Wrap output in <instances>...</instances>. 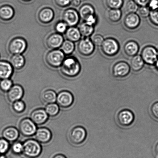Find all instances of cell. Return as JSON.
I'll return each instance as SVG.
<instances>
[{"label": "cell", "instance_id": "cell-1", "mask_svg": "<svg viewBox=\"0 0 158 158\" xmlns=\"http://www.w3.org/2000/svg\"><path fill=\"white\" fill-rule=\"evenodd\" d=\"M60 68L62 75L69 78L77 77L81 70V65L80 62L74 57L65 58Z\"/></svg>", "mask_w": 158, "mask_h": 158}, {"label": "cell", "instance_id": "cell-2", "mask_svg": "<svg viewBox=\"0 0 158 158\" xmlns=\"http://www.w3.org/2000/svg\"><path fill=\"white\" fill-rule=\"evenodd\" d=\"M23 144V154L29 158H36L39 157L42 152L41 143L34 139H28Z\"/></svg>", "mask_w": 158, "mask_h": 158}, {"label": "cell", "instance_id": "cell-3", "mask_svg": "<svg viewBox=\"0 0 158 158\" xmlns=\"http://www.w3.org/2000/svg\"><path fill=\"white\" fill-rule=\"evenodd\" d=\"M65 54L61 50L52 49L46 54L45 60L47 64L52 68L60 67L65 59Z\"/></svg>", "mask_w": 158, "mask_h": 158}, {"label": "cell", "instance_id": "cell-4", "mask_svg": "<svg viewBox=\"0 0 158 158\" xmlns=\"http://www.w3.org/2000/svg\"><path fill=\"white\" fill-rule=\"evenodd\" d=\"M27 43L24 38L20 37H15L9 42L8 45V50L12 55L22 54L27 49Z\"/></svg>", "mask_w": 158, "mask_h": 158}, {"label": "cell", "instance_id": "cell-5", "mask_svg": "<svg viewBox=\"0 0 158 158\" xmlns=\"http://www.w3.org/2000/svg\"><path fill=\"white\" fill-rule=\"evenodd\" d=\"M101 47L103 53L108 57L114 56L117 55L120 48L118 41L115 39L111 38L104 40Z\"/></svg>", "mask_w": 158, "mask_h": 158}, {"label": "cell", "instance_id": "cell-6", "mask_svg": "<svg viewBox=\"0 0 158 158\" xmlns=\"http://www.w3.org/2000/svg\"><path fill=\"white\" fill-rule=\"evenodd\" d=\"M87 132L83 127L77 126L69 132V138L71 143L75 145L81 144L86 138Z\"/></svg>", "mask_w": 158, "mask_h": 158}, {"label": "cell", "instance_id": "cell-7", "mask_svg": "<svg viewBox=\"0 0 158 158\" xmlns=\"http://www.w3.org/2000/svg\"><path fill=\"white\" fill-rule=\"evenodd\" d=\"M19 132L23 136L30 137L35 135L37 131V125L31 118H25L20 122L19 124Z\"/></svg>", "mask_w": 158, "mask_h": 158}, {"label": "cell", "instance_id": "cell-8", "mask_svg": "<svg viewBox=\"0 0 158 158\" xmlns=\"http://www.w3.org/2000/svg\"><path fill=\"white\" fill-rule=\"evenodd\" d=\"M141 56L145 64L154 66L158 58L157 49L152 46H145L142 49Z\"/></svg>", "mask_w": 158, "mask_h": 158}, {"label": "cell", "instance_id": "cell-9", "mask_svg": "<svg viewBox=\"0 0 158 158\" xmlns=\"http://www.w3.org/2000/svg\"><path fill=\"white\" fill-rule=\"evenodd\" d=\"M95 46L89 37H84L79 41L77 49L80 55L83 56H89L94 53Z\"/></svg>", "mask_w": 158, "mask_h": 158}, {"label": "cell", "instance_id": "cell-10", "mask_svg": "<svg viewBox=\"0 0 158 158\" xmlns=\"http://www.w3.org/2000/svg\"><path fill=\"white\" fill-rule=\"evenodd\" d=\"M80 19L78 12L73 8H69L63 12V21L69 27L76 26L80 22Z\"/></svg>", "mask_w": 158, "mask_h": 158}, {"label": "cell", "instance_id": "cell-11", "mask_svg": "<svg viewBox=\"0 0 158 158\" xmlns=\"http://www.w3.org/2000/svg\"><path fill=\"white\" fill-rule=\"evenodd\" d=\"M135 119L134 114L131 110L124 109L120 111L117 114V121L120 126L128 127L134 123Z\"/></svg>", "mask_w": 158, "mask_h": 158}, {"label": "cell", "instance_id": "cell-12", "mask_svg": "<svg viewBox=\"0 0 158 158\" xmlns=\"http://www.w3.org/2000/svg\"><path fill=\"white\" fill-rule=\"evenodd\" d=\"M131 66L126 62L120 61L116 63L112 68V74L116 78H123L127 76L131 71Z\"/></svg>", "mask_w": 158, "mask_h": 158}, {"label": "cell", "instance_id": "cell-13", "mask_svg": "<svg viewBox=\"0 0 158 158\" xmlns=\"http://www.w3.org/2000/svg\"><path fill=\"white\" fill-rule=\"evenodd\" d=\"M74 100L73 96L72 93L69 91H63L57 95L56 102L60 107L66 108L72 106Z\"/></svg>", "mask_w": 158, "mask_h": 158}, {"label": "cell", "instance_id": "cell-14", "mask_svg": "<svg viewBox=\"0 0 158 158\" xmlns=\"http://www.w3.org/2000/svg\"><path fill=\"white\" fill-rule=\"evenodd\" d=\"M64 41V38L61 34L52 33L47 37L46 40V44L47 47L52 49H58L61 47Z\"/></svg>", "mask_w": 158, "mask_h": 158}, {"label": "cell", "instance_id": "cell-15", "mask_svg": "<svg viewBox=\"0 0 158 158\" xmlns=\"http://www.w3.org/2000/svg\"><path fill=\"white\" fill-rule=\"evenodd\" d=\"M49 116L45 109L39 108L34 110L31 114L30 118L36 125L44 124L47 122Z\"/></svg>", "mask_w": 158, "mask_h": 158}, {"label": "cell", "instance_id": "cell-16", "mask_svg": "<svg viewBox=\"0 0 158 158\" xmlns=\"http://www.w3.org/2000/svg\"><path fill=\"white\" fill-rule=\"evenodd\" d=\"M55 12L51 8L46 7L40 9L38 14V18L40 23L48 24L53 21Z\"/></svg>", "mask_w": 158, "mask_h": 158}, {"label": "cell", "instance_id": "cell-17", "mask_svg": "<svg viewBox=\"0 0 158 158\" xmlns=\"http://www.w3.org/2000/svg\"><path fill=\"white\" fill-rule=\"evenodd\" d=\"M8 100L11 103L21 100L24 96V91L23 88L19 85H13L7 92Z\"/></svg>", "mask_w": 158, "mask_h": 158}, {"label": "cell", "instance_id": "cell-18", "mask_svg": "<svg viewBox=\"0 0 158 158\" xmlns=\"http://www.w3.org/2000/svg\"><path fill=\"white\" fill-rule=\"evenodd\" d=\"M123 23L127 28L133 30L140 25V19L139 15L135 13L128 14L125 17Z\"/></svg>", "mask_w": 158, "mask_h": 158}, {"label": "cell", "instance_id": "cell-19", "mask_svg": "<svg viewBox=\"0 0 158 158\" xmlns=\"http://www.w3.org/2000/svg\"><path fill=\"white\" fill-rule=\"evenodd\" d=\"M35 136V140L40 143L46 144L52 140V134L48 128L41 127L37 129Z\"/></svg>", "mask_w": 158, "mask_h": 158}, {"label": "cell", "instance_id": "cell-20", "mask_svg": "<svg viewBox=\"0 0 158 158\" xmlns=\"http://www.w3.org/2000/svg\"><path fill=\"white\" fill-rule=\"evenodd\" d=\"M3 138L9 142L16 141L19 136V131L13 126H9L5 128L2 133Z\"/></svg>", "mask_w": 158, "mask_h": 158}, {"label": "cell", "instance_id": "cell-21", "mask_svg": "<svg viewBox=\"0 0 158 158\" xmlns=\"http://www.w3.org/2000/svg\"><path fill=\"white\" fill-rule=\"evenodd\" d=\"M14 69L10 62L0 61V79H10L13 75Z\"/></svg>", "mask_w": 158, "mask_h": 158}, {"label": "cell", "instance_id": "cell-22", "mask_svg": "<svg viewBox=\"0 0 158 158\" xmlns=\"http://www.w3.org/2000/svg\"><path fill=\"white\" fill-rule=\"evenodd\" d=\"M15 15V11L11 6L5 5L0 7V19L2 21H10Z\"/></svg>", "mask_w": 158, "mask_h": 158}, {"label": "cell", "instance_id": "cell-23", "mask_svg": "<svg viewBox=\"0 0 158 158\" xmlns=\"http://www.w3.org/2000/svg\"><path fill=\"white\" fill-rule=\"evenodd\" d=\"M125 53L128 57H133L137 55L139 50V46L137 42L133 40L128 41L123 47Z\"/></svg>", "mask_w": 158, "mask_h": 158}, {"label": "cell", "instance_id": "cell-24", "mask_svg": "<svg viewBox=\"0 0 158 158\" xmlns=\"http://www.w3.org/2000/svg\"><path fill=\"white\" fill-rule=\"evenodd\" d=\"M9 62L14 69L20 70L23 69L25 66L26 59L22 54L12 55Z\"/></svg>", "mask_w": 158, "mask_h": 158}, {"label": "cell", "instance_id": "cell-25", "mask_svg": "<svg viewBox=\"0 0 158 158\" xmlns=\"http://www.w3.org/2000/svg\"><path fill=\"white\" fill-rule=\"evenodd\" d=\"M64 34L67 40L74 43L80 41L81 38V35L80 31L75 26L68 28Z\"/></svg>", "mask_w": 158, "mask_h": 158}, {"label": "cell", "instance_id": "cell-26", "mask_svg": "<svg viewBox=\"0 0 158 158\" xmlns=\"http://www.w3.org/2000/svg\"><path fill=\"white\" fill-rule=\"evenodd\" d=\"M78 12L80 18L84 21L90 15L95 14L94 7L88 4L83 5L79 9Z\"/></svg>", "mask_w": 158, "mask_h": 158}, {"label": "cell", "instance_id": "cell-27", "mask_svg": "<svg viewBox=\"0 0 158 158\" xmlns=\"http://www.w3.org/2000/svg\"><path fill=\"white\" fill-rule=\"evenodd\" d=\"M145 63L141 55H136L133 57L131 61V68L134 72H139L143 69Z\"/></svg>", "mask_w": 158, "mask_h": 158}, {"label": "cell", "instance_id": "cell-28", "mask_svg": "<svg viewBox=\"0 0 158 158\" xmlns=\"http://www.w3.org/2000/svg\"><path fill=\"white\" fill-rule=\"evenodd\" d=\"M57 94L55 91L51 89L45 91L42 94L41 97L45 103L48 104L56 102Z\"/></svg>", "mask_w": 158, "mask_h": 158}, {"label": "cell", "instance_id": "cell-29", "mask_svg": "<svg viewBox=\"0 0 158 158\" xmlns=\"http://www.w3.org/2000/svg\"><path fill=\"white\" fill-rule=\"evenodd\" d=\"M94 26L90 25L85 22L82 23L79 26L78 29L81 36L89 37L94 32Z\"/></svg>", "mask_w": 158, "mask_h": 158}, {"label": "cell", "instance_id": "cell-30", "mask_svg": "<svg viewBox=\"0 0 158 158\" xmlns=\"http://www.w3.org/2000/svg\"><path fill=\"white\" fill-rule=\"evenodd\" d=\"M61 50L66 55H70L75 49V45L73 42L66 40L64 41L61 46Z\"/></svg>", "mask_w": 158, "mask_h": 158}, {"label": "cell", "instance_id": "cell-31", "mask_svg": "<svg viewBox=\"0 0 158 158\" xmlns=\"http://www.w3.org/2000/svg\"><path fill=\"white\" fill-rule=\"evenodd\" d=\"M122 16L120 9H110L108 12V19L113 23H117L120 21Z\"/></svg>", "mask_w": 158, "mask_h": 158}, {"label": "cell", "instance_id": "cell-32", "mask_svg": "<svg viewBox=\"0 0 158 158\" xmlns=\"http://www.w3.org/2000/svg\"><path fill=\"white\" fill-rule=\"evenodd\" d=\"M45 110L49 117H55L59 113L60 106L55 103L48 104L46 105Z\"/></svg>", "mask_w": 158, "mask_h": 158}, {"label": "cell", "instance_id": "cell-33", "mask_svg": "<svg viewBox=\"0 0 158 158\" xmlns=\"http://www.w3.org/2000/svg\"><path fill=\"white\" fill-rule=\"evenodd\" d=\"M139 8V6L133 0H130L125 5V10L128 14L135 13Z\"/></svg>", "mask_w": 158, "mask_h": 158}, {"label": "cell", "instance_id": "cell-34", "mask_svg": "<svg viewBox=\"0 0 158 158\" xmlns=\"http://www.w3.org/2000/svg\"><path fill=\"white\" fill-rule=\"evenodd\" d=\"M13 86V82L10 79H4L0 81V89L3 92H7Z\"/></svg>", "mask_w": 158, "mask_h": 158}, {"label": "cell", "instance_id": "cell-35", "mask_svg": "<svg viewBox=\"0 0 158 158\" xmlns=\"http://www.w3.org/2000/svg\"><path fill=\"white\" fill-rule=\"evenodd\" d=\"M12 108L15 112L21 113L25 110L26 105L22 100H20L12 103Z\"/></svg>", "mask_w": 158, "mask_h": 158}, {"label": "cell", "instance_id": "cell-36", "mask_svg": "<svg viewBox=\"0 0 158 158\" xmlns=\"http://www.w3.org/2000/svg\"><path fill=\"white\" fill-rule=\"evenodd\" d=\"M10 149L12 152L16 155L23 154V144L20 142H14L10 147Z\"/></svg>", "mask_w": 158, "mask_h": 158}, {"label": "cell", "instance_id": "cell-37", "mask_svg": "<svg viewBox=\"0 0 158 158\" xmlns=\"http://www.w3.org/2000/svg\"><path fill=\"white\" fill-rule=\"evenodd\" d=\"M107 6L110 9H120L123 4V0H106Z\"/></svg>", "mask_w": 158, "mask_h": 158}, {"label": "cell", "instance_id": "cell-38", "mask_svg": "<svg viewBox=\"0 0 158 158\" xmlns=\"http://www.w3.org/2000/svg\"><path fill=\"white\" fill-rule=\"evenodd\" d=\"M10 148L9 142L3 138L0 139V154H5Z\"/></svg>", "mask_w": 158, "mask_h": 158}, {"label": "cell", "instance_id": "cell-39", "mask_svg": "<svg viewBox=\"0 0 158 158\" xmlns=\"http://www.w3.org/2000/svg\"><path fill=\"white\" fill-rule=\"evenodd\" d=\"M68 26L63 21H58L55 24V29L57 33L64 34L68 28Z\"/></svg>", "mask_w": 158, "mask_h": 158}, {"label": "cell", "instance_id": "cell-40", "mask_svg": "<svg viewBox=\"0 0 158 158\" xmlns=\"http://www.w3.org/2000/svg\"><path fill=\"white\" fill-rule=\"evenodd\" d=\"M148 17L153 24L158 26V8L155 10L151 11Z\"/></svg>", "mask_w": 158, "mask_h": 158}, {"label": "cell", "instance_id": "cell-41", "mask_svg": "<svg viewBox=\"0 0 158 158\" xmlns=\"http://www.w3.org/2000/svg\"><path fill=\"white\" fill-rule=\"evenodd\" d=\"M137 11L140 16L145 18L149 16L151 10L148 6H142L139 7Z\"/></svg>", "mask_w": 158, "mask_h": 158}, {"label": "cell", "instance_id": "cell-42", "mask_svg": "<svg viewBox=\"0 0 158 158\" xmlns=\"http://www.w3.org/2000/svg\"><path fill=\"white\" fill-rule=\"evenodd\" d=\"M91 40L94 45L101 46L104 40V39L102 35L100 34H97L94 36Z\"/></svg>", "mask_w": 158, "mask_h": 158}, {"label": "cell", "instance_id": "cell-43", "mask_svg": "<svg viewBox=\"0 0 158 158\" xmlns=\"http://www.w3.org/2000/svg\"><path fill=\"white\" fill-rule=\"evenodd\" d=\"M150 111L152 117L158 120V101L155 102L152 105Z\"/></svg>", "mask_w": 158, "mask_h": 158}, {"label": "cell", "instance_id": "cell-44", "mask_svg": "<svg viewBox=\"0 0 158 158\" xmlns=\"http://www.w3.org/2000/svg\"><path fill=\"white\" fill-rule=\"evenodd\" d=\"M85 22L90 25L94 26L98 22V18L95 14L90 15L87 18Z\"/></svg>", "mask_w": 158, "mask_h": 158}, {"label": "cell", "instance_id": "cell-45", "mask_svg": "<svg viewBox=\"0 0 158 158\" xmlns=\"http://www.w3.org/2000/svg\"><path fill=\"white\" fill-rule=\"evenodd\" d=\"M54 2L58 7L64 8L70 5V0H54Z\"/></svg>", "mask_w": 158, "mask_h": 158}, {"label": "cell", "instance_id": "cell-46", "mask_svg": "<svg viewBox=\"0 0 158 158\" xmlns=\"http://www.w3.org/2000/svg\"><path fill=\"white\" fill-rule=\"evenodd\" d=\"M148 7L151 11L155 10L158 8V0H150Z\"/></svg>", "mask_w": 158, "mask_h": 158}, {"label": "cell", "instance_id": "cell-47", "mask_svg": "<svg viewBox=\"0 0 158 158\" xmlns=\"http://www.w3.org/2000/svg\"><path fill=\"white\" fill-rule=\"evenodd\" d=\"M139 7L148 6L150 0H133Z\"/></svg>", "mask_w": 158, "mask_h": 158}, {"label": "cell", "instance_id": "cell-48", "mask_svg": "<svg viewBox=\"0 0 158 158\" xmlns=\"http://www.w3.org/2000/svg\"><path fill=\"white\" fill-rule=\"evenodd\" d=\"M81 2V0H70V5L73 7H78Z\"/></svg>", "mask_w": 158, "mask_h": 158}, {"label": "cell", "instance_id": "cell-49", "mask_svg": "<svg viewBox=\"0 0 158 158\" xmlns=\"http://www.w3.org/2000/svg\"><path fill=\"white\" fill-rule=\"evenodd\" d=\"M52 158H67L66 156L62 154H58L56 155Z\"/></svg>", "mask_w": 158, "mask_h": 158}, {"label": "cell", "instance_id": "cell-50", "mask_svg": "<svg viewBox=\"0 0 158 158\" xmlns=\"http://www.w3.org/2000/svg\"><path fill=\"white\" fill-rule=\"evenodd\" d=\"M155 151L156 155L158 156V142L156 145L155 147Z\"/></svg>", "mask_w": 158, "mask_h": 158}, {"label": "cell", "instance_id": "cell-51", "mask_svg": "<svg viewBox=\"0 0 158 158\" xmlns=\"http://www.w3.org/2000/svg\"><path fill=\"white\" fill-rule=\"evenodd\" d=\"M154 66H155L156 69H157L158 70V58L157 59V61L156 62Z\"/></svg>", "mask_w": 158, "mask_h": 158}, {"label": "cell", "instance_id": "cell-52", "mask_svg": "<svg viewBox=\"0 0 158 158\" xmlns=\"http://www.w3.org/2000/svg\"><path fill=\"white\" fill-rule=\"evenodd\" d=\"M0 158H7L5 154H0Z\"/></svg>", "mask_w": 158, "mask_h": 158}, {"label": "cell", "instance_id": "cell-53", "mask_svg": "<svg viewBox=\"0 0 158 158\" xmlns=\"http://www.w3.org/2000/svg\"><path fill=\"white\" fill-rule=\"evenodd\" d=\"M21 1L23 2H27L31 1L32 0H21Z\"/></svg>", "mask_w": 158, "mask_h": 158}, {"label": "cell", "instance_id": "cell-54", "mask_svg": "<svg viewBox=\"0 0 158 158\" xmlns=\"http://www.w3.org/2000/svg\"><path fill=\"white\" fill-rule=\"evenodd\" d=\"M157 52H158V49H157Z\"/></svg>", "mask_w": 158, "mask_h": 158}, {"label": "cell", "instance_id": "cell-55", "mask_svg": "<svg viewBox=\"0 0 158 158\" xmlns=\"http://www.w3.org/2000/svg\"><path fill=\"white\" fill-rule=\"evenodd\" d=\"M157 158H158V156H157Z\"/></svg>", "mask_w": 158, "mask_h": 158}]
</instances>
